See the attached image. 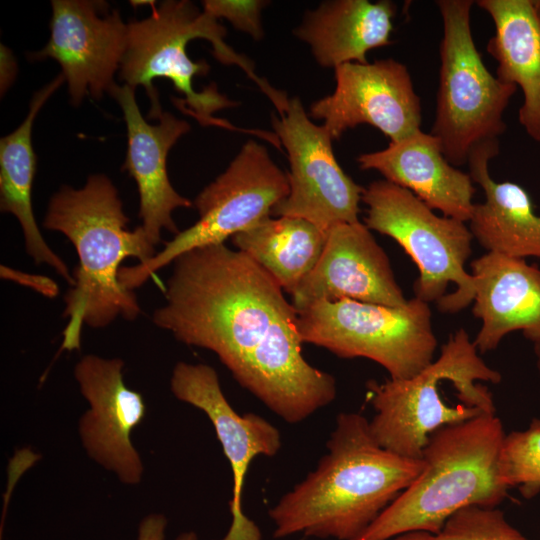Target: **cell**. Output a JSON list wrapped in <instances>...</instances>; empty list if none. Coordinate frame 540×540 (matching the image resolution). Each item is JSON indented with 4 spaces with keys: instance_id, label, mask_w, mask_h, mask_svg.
<instances>
[{
    "instance_id": "3",
    "label": "cell",
    "mask_w": 540,
    "mask_h": 540,
    "mask_svg": "<svg viewBox=\"0 0 540 540\" xmlns=\"http://www.w3.org/2000/svg\"><path fill=\"white\" fill-rule=\"evenodd\" d=\"M118 191L102 174L79 189L62 187L49 203L43 226L64 234L78 255L74 284L64 297L60 350L80 348L83 325L101 328L118 316L133 320L141 312L132 290L119 281L120 264L128 257L145 262L156 253L142 226L129 230Z\"/></svg>"
},
{
    "instance_id": "18",
    "label": "cell",
    "mask_w": 540,
    "mask_h": 540,
    "mask_svg": "<svg viewBox=\"0 0 540 540\" xmlns=\"http://www.w3.org/2000/svg\"><path fill=\"white\" fill-rule=\"evenodd\" d=\"M473 315L482 322L473 340L479 353L495 350L511 332L540 338V268L525 259L487 252L471 264Z\"/></svg>"
},
{
    "instance_id": "11",
    "label": "cell",
    "mask_w": 540,
    "mask_h": 540,
    "mask_svg": "<svg viewBox=\"0 0 540 540\" xmlns=\"http://www.w3.org/2000/svg\"><path fill=\"white\" fill-rule=\"evenodd\" d=\"M273 127L287 150L290 192L271 214L303 218L325 232L358 222L364 188L338 164L326 127L309 119L298 98L289 99L280 117H273Z\"/></svg>"
},
{
    "instance_id": "24",
    "label": "cell",
    "mask_w": 540,
    "mask_h": 540,
    "mask_svg": "<svg viewBox=\"0 0 540 540\" xmlns=\"http://www.w3.org/2000/svg\"><path fill=\"white\" fill-rule=\"evenodd\" d=\"M327 232L299 217H270L232 237L233 244L262 266L291 295L317 264Z\"/></svg>"
},
{
    "instance_id": "23",
    "label": "cell",
    "mask_w": 540,
    "mask_h": 540,
    "mask_svg": "<svg viewBox=\"0 0 540 540\" xmlns=\"http://www.w3.org/2000/svg\"><path fill=\"white\" fill-rule=\"evenodd\" d=\"M65 78L58 75L53 81L37 91L29 106V112L21 125L1 138L0 141V208L14 215L21 225L27 254L37 264L51 266L71 286L74 284L64 261L44 240L33 214L31 191L36 173V155L32 146L33 122L47 99L63 84Z\"/></svg>"
},
{
    "instance_id": "22",
    "label": "cell",
    "mask_w": 540,
    "mask_h": 540,
    "mask_svg": "<svg viewBox=\"0 0 540 540\" xmlns=\"http://www.w3.org/2000/svg\"><path fill=\"white\" fill-rule=\"evenodd\" d=\"M395 13V4L388 0L326 1L308 12L294 33L309 44L323 67L366 64L370 50L391 44Z\"/></svg>"
},
{
    "instance_id": "13",
    "label": "cell",
    "mask_w": 540,
    "mask_h": 540,
    "mask_svg": "<svg viewBox=\"0 0 540 540\" xmlns=\"http://www.w3.org/2000/svg\"><path fill=\"white\" fill-rule=\"evenodd\" d=\"M51 35L30 60L52 58L61 68L74 105L108 92L127 46L128 25L102 1L53 0Z\"/></svg>"
},
{
    "instance_id": "6",
    "label": "cell",
    "mask_w": 540,
    "mask_h": 540,
    "mask_svg": "<svg viewBox=\"0 0 540 540\" xmlns=\"http://www.w3.org/2000/svg\"><path fill=\"white\" fill-rule=\"evenodd\" d=\"M152 9L149 17L127 23V46L119 69L124 84L145 88L151 103L149 118L155 119L162 112L153 80L167 78L185 96L179 101L180 109L203 125L234 128L213 114L235 107L237 102L219 93L215 84L201 92L193 88V78L205 76L210 69L205 60L194 62L186 52L188 42L195 38L210 41L218 61L238 65L269 98L275 96L276 90L254 73L252 62L226 44V30L218 19L186 0L163 1Z\"/></svg>"
},
{
    "instance_id": "25",
    "label": "cell",
    "mask_w": 540,
    "mask_h": 540,
    "mask_svg": "<svg viewBox=\"0 0 540 540\" xmlns=\"http://www.w3.org/2000/svg\"><path fill=\"white\" fill-rule=\"evenodd\" d=\"M499 474L509 489L517 488L524 498L540 492V418H534L524 430L505 435Z\"/></svg>"
},
{
    "instance_id": "16",
    "label": "cell",
    "mask_w": 540,
    "mask_h": 540,
    "mask_svg": "<svg viewBox=\"0 0 540 540\" xmlns=\"http://www.w3.org/2000/svg\"><path fill=\"white\" fill-rule=\"evenodd\" d=\"M291 298L297 312L317 301L343 298L392 307L407 302L385 251L360 221L340 223L327 231L317 264Z\"/></svg>"
},
{
    "instance_id": "5",
    "label": "cell",
    "mask_w": 540,
    "mask_h": 540,
    "mask_svg": "<svg viewBox=\"0 0 540 540\" xmlns=\"http://www.w3.org/2000/svg\"><path fill=\"white\" fill-rule=\"evenodd\" d=\"M501 379L460 328L415 376L368 384L375 410L369 421L371 433L381 447L421 459L430 436L439 429L495 415L493 395L485 383L498 384Z\"/></svg>"
},
{
    "instance_id": "10",
    "label": "cell",
    "mask_w": 540,
    "mask_h": 540,
    "mask_svg": "<svg viewBox=\"0 0 540 540\" xmlns=\"http://www.w3.org/2000/svg\"><path fill=\"white\" fill-rule=\"evenodd\" d=\"M289 192L288 175L266 148L254 140L247 141L228 168L197 195L194 205L198 221L176 234L149 260L121 267L120 283L133 291L183 253L224 243L270 217Z\"/></svg>"
},
{
    "instance_id": "9",
    "label": "cell",
    "mask_w": 540,
    "mask_h": 540,
    "mask_svg": "<svg viewBox=\"0 0 540 540\" xmlns=\"http://www.w3.org/2000/svg\"><path fill=\"white\" fill-rule=\"evenodd\" d=\"M298 331L303 343L340 358L373 360L395 380L422 371L437 347L429 304L416 297L397 307L348 298L317 301L298 312Z\"/></svg>"
},
{
    "instance_id": "30",
    "label": "cell",
    "mask_w": 540,
    "mask_h": 540,
    "mask_svg": "<svg viewBox=\"0 0 540 540\" xmlns=\"http://www.w3.org/2000/svg\"><path fill=\"white\" fill-rule=\"evenodd\" d=\"M390 540H432V534L423 531H414L400 534Z\"/></svg>"
},
{
    "instance_id": "19",
    "label": "cell",
    "mask_w": 540,
    "mask_h": 540,
    "mask_svg": "<svg viewBox=\"0 0 540 540\" xmlns=\"http://www.w3.org/2000/svg\"><path fill=\"white\" fill-rule=\"evenodd\" d=\"M357 162L362 170L378 171L444 216L468 222L472 215L473 180L446 159L431 133L418 130L383 150L359 155Z\"/></svg>"
},
{
    "instance_id": "14",
    "label": "cell",
    "mask_w": 540,
    "mask_h": 540,
    "mask_svg": "<svg viewBox=\"0 0 540 540\" xmlns=\"http://www.w3.org/2000/svg\"><path fill=\"white\" fill-rule=\"evenodd\" d=\"M174 396L202 410L212 422L233 475L229 503L232 522L220 540H261V532L242 509V491L251 461L259 456L273 457L281 447L279 430L255 414H238L227 401L214 368L206 364L179 362L173 369Z\"/></svg>"
},
{
    "instance_id": "8",
    "label": "cell",
    "mask_w": 540,
    "mask_h": 540,
    "mask_svg": "<svg viewBox=\"0 0 540 540\" xmlns=\"http://www.w3.org/2000/svg\"><path fill=\"white\" fill-rule=\"evenodd\" d=\"M362 201L367 205L364 224L394 239L416 264V298L435 302L443 313H457L473 302V277L465 264L474 238L466 222L437 215L412 192L385 179L364 188Z\"/></svg>"
},
{
    "instance_id": "31",
    "label": "cell",
    "mask_w": 540,
    "mask_h": 540,
    "mask_svg": "<svg viewBox=\"0 0 540 540\" xmlns=\"http://www.w3.org/2000/svg\"><path fill=\"white\" fill-rule=\"evenodd\" d=\"M533 344V351L536 359V368L540 376V338L531 342Z\"/></svg>"
},
{
    "instance_id": "2",
    "label": "cell",
    "mask_w": 540,
    "mask_h": 540,
    "mask_svg": "<svg viewBox=\"0 0 540 540\" xmlns=\"http://www.w3.org/2000/svg\"><path fill=\"white\" fill-rule=\"evenodd\" d=\"M328 453L269 510L274 538L354 540L420 475L424 461L381 447L360 413H340Z\"/></svg>"
},
{
    "instance_id": "1",
    "label": "cell",
    "mask_w": 540,
    "mask_h": 540,
    "mask_svg": "<svg viewBox=\"0 0 540 540\" xmlns=\"http://www.w3.org/2000/svg\"><path fill=\"white\" fill-rule=\"evenodd\" d=\"M166 303L152 320L187 345L214 352L235 380L290 424L336 397L334 377L302 354L298 312L278 282L224 243L173 261Z\"/></svg>"
},
{
    "instance_id": "15",
    "label": "cell",
    "mask_w": 540,
    "mask_h": 540,
    "mask_svg": "<svg viewBox=\"0 0 540 540\" xmlns=\"http://www.w3.org/2000/svg\"><path fill=\"white\" fill-rule=\"evenodd\" d=\"M119 358L85 355L74 375L90 408L79 421V433L88 455L114 472L121 482L138 484L143 463L131 434L146 414L142 395L126 386Z\"/></svg>"
},
{
    "instance_id": "4",
    "label": "cell",
    "mask_w": 540,
    "mask_h": 540,
    "mask_svg": "<svg viewBox=\"0 0 540 540\" xmlns=\"http://www.w3.org/2000/svg\"><path fill=\"white\" fill-rule=\"evenodd\" d=\"M505 435L496 414L436 431L423 450L420 475L354 540L434 535L465 507L499 505L509 490L499 474Z\"/></svg>"
},
{
    "instance_id": "17",
    "label": "cell",
    "mask_w": 540,
    "mask_h": 540,
    "mask_svg": "<svg viewBox=\"0 0 540 540\" xmlns=\"http://www.w3.org/2000/svg\"><path fill=\"white\" fill-rule=\"evenodd\" d=\"M108 92L123 112L128 136L123 169L137 184L141 226L155 246L161 240L162 229L175 235L180 232L172 212L192 206L190 200L175 191L166 168L169 150L182 135L188 133L190 125L164 111L155 118L158 119L157 124H149L139 110L133 88L126 84H113Z\"/></svg>"
},
{
    "instance_id": "26",
    "label": "cell",
    "mask_w": 540,
    "mask_h": 540,
    "mask_svg": "<svg viewBox=\"0 0 540 540\" xmlns=\"http://www.w3.org/2000/svg\"><path fill=\"white\" fill-rule=\"evenodd\" d=\"M432 540H528L496 507L468 506L452 515Z\"/></svg>"
},
{
    "instance_id": "20",
    "label": "cell",
    "mask_w": 540,
    "mask_h": 540,
    "mask_svg": "<svg viewBox=\"0 0 540 540\" xmlns=\"http://www.w3.org/2000/svg\"><path fill=\"white\" fill-rule=\"evenodd\" d=\"M498 153L499 141H493L474 149L468 158L469 174L485 196L474 205L469 229L487 252L540 259V214L521 185L491 177L489 161Z\"/></svg>"
},
{
    "instance_id": "12",
    "label": "cell",
    "mask_w": 540,
    "mask_h": 540,
    "mask_svg": "<svg viewBox=\"0 0 540 540\" xmlns=\"http://www.w3.org/2000/svg\"><path fill=\"white\" fill-rule=\"evenodd\" d=\"M335 79L334 92L310 109L333 139L361 124L377 128L390 142L421 130V100L403 63L392 58L345 63L335 68Z\"/></svg>"
},
{
    "instance_id": "21",
    "label": "cell",
    "mask_w": 540,
    "mask_h": 540,
    "mask_svg": "<svg viewBox=\"0 0 540 540\" xmlns=\"http://www.w3.org/2000/svg\"><path fill=\"white\" fill-rule=\"evenodd\" d=\"M491 17L494 34L488 53L497 62L496 76L523 93L518 121L540 143V13L534 0H478Z\"/></svg>"
},
{
    "instance_id": "7",
    "label": "cell",
    "mask_w": 540,
    "mask_h": 540,
    "mask_svg": "<svg viewBox=\"0 0 540 540\" xmlns=\"http://www.w3.org/2000/svg\"><path fill=\"white\" fill-rule=\"evenodd\" d=\"M442 24L439 85L430 133L453 166L467 164L477 147L499 141L505 110L517 91L485 66L471 28V0L436 1Z\"/></svg>"
},
{
    "instance_id": "28",
    "label": "cell",
    "mask_w": 540,
    "mask_h": 540,
    "mask_svg": "<svg viewBox=\"0 0 540 540\" xmlns=\"http://www.w3.org/2000/svg\"><path fill=\"white\" fill-rule=\"evenodd\" d=\"M0 275L4 279L30 287L49 298L57 296L59 292L57 283L47 276L26 273L3 265H1Z\"/></svg>"
},
{
    "instance_id": "27",
    "label": "cell",
    "mask_w": 540,
    "mask_h": 540,
    "mask_svg": "<svg viewBox=\"0 0 540 540\" xmlns=\"http://www.w3.org/2000/svg\"><path fill=\"white\" fill-rule=\"evenodd\" d=\"M267 4L260 0H206L203 2V10L216 19H227L236 29L259 40L263 36L261 11Z\"/></svg>"
},
{
    "instance_id": "29",
    "label": "cell",
    "mask_w": 540,
    "mask_h": 540,
    "mask_svg": "<svg viewBox=\"0 0 540 540\" xmlns=\"http://www.w3.org/2000/svg\"><path fill=\"white\" fill-rule=\"evenodd\" d=\"M166 528L167 519L163 514H149L140 521L137 540H165ZM175 540H198V535L194 531H187L179 534Z\"/></svg>"
}]
</instances>
